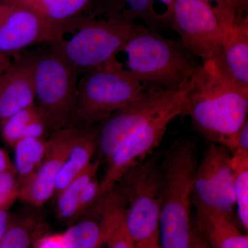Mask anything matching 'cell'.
Returning a JSON list of instances; mask_svg holds the SVG:
<instances>
[{
    "label": "cell",
    "instance_id": "cell-24",
    "mask_svg": "<svg viewBox=\"0 0 248 248\" xmlns=\"http://www.w3.org/2000/svg\"><path fill=\"white\" fill-rule=\"evenodd\" d=\"M38 112L35 104L4 121L2 134L5 141L11 146H15L23 138V133L27 124Z\"/></svg>",
    "mask_w": 248,
    "mask_h": 248
},
{
    "label": "cell",
    "instance_id": "cell-33",
    "mask_svg": "<svg viewBox=\"0 0 248 248\" xmlns=\"http://www.w3.org/2000/svg\"><path fill=\"white\" fill-rule=\"evenodd\" d=\"M9 216L6 209H0V241L9 227Z\"/></svg>",
    "mask_w": 248,
    "mask_h": 248
},
{
    "label": "cell",
    "instance_id": "cell-1",
    "mask_svg": "<svg viewBox=\"0 0 248 248\" xmlns=\"http://www.w3.org/2000/svg\"><path fill=\"white\" fill-rule=\"evenodd\" d=\"M185 86L181 115L190 116L209 141L222 146L248 122V89L223 74L215 62L195 68Z\"/></svg>",
    "mask_w": 248,
    "mask_h": 248
},
{
    "label": "cell",
    "instance_id": "cell-34",
    "mask_svg": "<svg viewBox=\"0 0 248 248\" xmlns=\"http://www.w3.org/2000/svg\"><path fill=\"white\" fill-rule=\"evenodd\" d=\"M8 2L12 3V4L19 5V6H24V7L31 8L32 6H37L46 4V3L50 2L54 0H7Z\"/></svg>",
    "mask_w": 248,
    "mask_h": 248
},
{
    "label": "cell",
    "instance_id": "cell-31",
    "mask_svg": "<svg viewBox=\"0 0 248 248\" xmlns=\"http://www.w3.org/2000/svg\"><path fill=\"white\" fill-rule=\"evenodd\" d=\"M236 18L248 16V0H224Z\"/></svg>",
    "mask_w": 248,
    "mask_h": 248
},
{
    "label": "cell",
    "instance_id": "cell-9",
    "mask_svg": "<svg viewBox=\"0 0 248 248\" xmlns=\"http://www.w3.org/2000/svg\"><path fill=\"white\" fill-rule=\"evenodd\" d=\"M172 26L182 38L184 48L203 62L221 61L223 27L213 10L202 0H175Z\"/></svg>",
    "mask_w": 248,
    "mask_h": 248
},
{
    "label": "cell",
    "instance_id": "cell-18",
    "mask_svg": "<svg viewBox=\"0 0 248 248\" xmlns=\"http://www.w3.org/2000/svg\"><path fill=\"white\" fill-rule=\"evenodd\" d=\"M97 132L84 128L72 147L59 173L55 194L60 195L67 186L91 162L97 147Z\"/></svg>",
    "mask_w": 248,
    "mask_h": 248
},
{
    "label": "cell",
    "instance_id": "cell-3",
    "mask_svg": "<svg viewBox=\"0 0 248 248\" xmlns=\"http://www.w3.org/2000/svg\"><path fill=\"white\" fill-rule=\"evenodd\" d=\"M138 27L113 11L99 19L74 17L62 22L52 51L78 71H89L106 64Z\"/></svg>",
    "mask_w": 248,
    "mask_h": 248
},
{
    "label": "cell",
    "instance_id": "cell-23",
    "mask_svg": "<svg viewBox=\"0 0 248 248\" xmlns=\"http://www.w3.org/2000/svg\"><path fill=\"white\" fill-rule=\"evenodd\" d=\"M35 232V222L32 220L10 223L0 241V248H29Z\"/></svg>",
    "mask_w": 248,
    "mask_h": 248
},
{
    "label": "cell",
    "instance_id": "cell-26",
    "mask_svg": "<svg viewBox=\"0 0 248 248\" xmlns=\"http://www.w3.org/2000/svg\"><path fill=\"white\" fill-rule=\"evenodd\" d=\"M99 182L97 176L93 178L86 186L80 196L78 202L76 218L84 215L88 210H91L99 199Z\"/></svg>",
    "mask_w": 248,
    "mask_h": 248
},
{
    "label": "cell",
    "instance_id": "cell-6",
    "mask_svg": "<svg viewBox=\"0 0 248 248\" xmlns=\"http://www.w3.org/2000/svg\"><path fill=\"white\" fill-rule=\"evenodd\" d=\"M186 84L177 89L149 86L133 102L114 112L97 132V146L110 159L130 138L171 111L182 113Z\"/></svg>",
    "mask_w": 248,
    "mask_h": 248
},
{
    "label": "cell",
    "instance_id": "cell-19",
    "mask_svg": "<svg viewBox=\"0 0 248 248\" xmlns=\"http://www.w3.org/2000/svg\"><path fill=\"white\" fill-rule=\"evenodd\" d=\"M15 169L22 184L40 167L46 154V141L40 139L22 138L15 145Z\"/></svg>",
    "mask_w": 248,
    "mask_h": 248
},
{
    "label": "cell",
    "instance_id": "cell-17",
    "mask_svg": "<svg viewBox=\"0 0 248 248\" xmlns=\"http://www.w3.org/2000/svg\"><path fill=\"white\" fill-rule=\"evenodd\" d=\"M175 0H115L112 11L128 21H143L151 29L172 25Z\"/></svg>",
    "mask_w": 248,
    "mask_h": 248
},
{
    "label": "cell",
    "instance_id": "cell-21",
    "mask_svg": "<svg viewBox=\"0 0 248 248\" xmlns=\"http://www.w3.org/2000/svg\"><path fill=\"white\" fill-rule=\"evenodd\" d=\"M238 217L246 232L248 230V152L231 155Z\"/></svg>",
    "mask_w": 248,
    "mask_h": 248
},
{
    "label": "cell",
    "instance_id": "cell-11",
    "mask_svg": "<svg viewBox=\"0 0 248 248\" xmlns=\"http://www.w3.org/2000/svg\"><path fill=\"white\" fill-rule=\"evenodd\" d=\"M62 22H52L32 10L8 2L0 5V52L17 51L34 44L57 42Z\"/></svg>",
    "mask_w": 248,
    "mask_h": 248
},
{
    "label": "cell",
    "instance_id": "cell-28",
    "mask_svg": "<svg viewBox=\"0 0 248 248\" xmlns=\"http://www.w3.org/2000/svg\"><path fill=\"white\" fill-rule=\"evenodd\" d=\"M205 4L208 5L219 20L221 21L223 29L230 27L234 24L238 18L235 17L232 10L225 2L224 0H202Z\"/></svg>",
    "mask_w": 248,
    "mask_h": 248
},
{
    "label": "cell",
    "instance_id": "cell-27",
    "mask_svg": "<svg viewBox=\"0 0 248 248\" xmlns=\"http://www.w3.org/2000/svg\"><path fill=\"white\" fill-rule=\"evenodd\" d=\"M107 244L108 248H136L125 224V217L114 228Z\"/></svg>",
    "mask_w": 248,
    "mask_h": 248
},
{
    "label": "cell",
    "instance_id": "cell-36",
    "mask_svg": "<svg viewBox=\"0 0 248 248\" xmlns=\"http://www.w3.org/2000/svg\"><path fill=\"white\" fill-rule=\"evenodd\" d=\"M11 63H12L9 61L6 55L0 52V75L4 73L11 66Z\"/></svg>",
    "mask_w": 248,
    "mask_h": 248
},
{
    "label": "cell",
    "instance_id": "cell-16",
    "mask_svg": "<svg viewBox=\"0 0 248 248\" xmlns=\"http://www.w3.org/2000/svg\"><path fill=\"white\" fill-rule=\"evenodd\" d=\"M196 224L211 248H248L247 235L241 234L231 215L197 209Z\"/></svg>",
    "mask_w": 248,
    "mask_h": 248
},
{
    "label": "cell",
    "instance_id": "cell-35",
    "mask_svg": "<svg viewBox=\"0 0 248 248\" xmlns=\"http://www.w3.org/2000/svg\"><path fill=\"white\" fill-rule=\"evenodd\" d=\"M6 171H14L7 155L3 150L0 149V173Z\"/></svg>",
    "mask_w": 248,
    "mask_h": 248
},
{
    "label": "cell",
    "instance_id": "cell-10",
    "mask_svg": "<svg viewBox=\"0 0 248 248\" xmlns=\"http://www.w3.org/2000/svg\"><path fill=\"white\" fill-rule=\"evenodd\" d=\"M231 155L218 144L210 145L197 168L192 197L197 209L232 215L236 205Z\"/></svg>",
    "mask_w": 248,
    "mask_h": 248
},
{
    "label": "cell",
    "instance_id": "cell-37",
    "mask_svg": "<svg viewBox=\"0 0 248 248\" xmlns=\"http://www.w3.org/2000/svg\"><path fill=\"white\" fill-rule=\"evenodd\" d=\"M136 248H161L159 246V242L158 243H152V244H147L140 245L137 246Z\"/></svg>",
    "mask_w": 248,
    "mask_h": 248
},
{
    "label": "cell",
    "instance_id": "cell-4",
    "mask_svg": "<svg viewBox=\"0 0 248 248\" xmlns=\"http://www.w3.org/2000/svg\"><path fill=\"white\" fill-rule=\"evenodd\" d=\"M161 174V248H190L191 197L197 171L195 146L184 141L171 148Z\"/></svg>",
    "mask_w": 248,
    "mask_h": 248
},
{
    "label": "cell",
    "instance_id": "cell-20",
    "mask_svg": "<svg viewBox=\"0 0 248 248\" xmlns=\"http://www.w3.org/2000/svg\"><path fill=\"white\" fill-rule=\"evenodd\" d=\"M99 165V161L90 163L58 196V212L62 219L71 221L76 218L80 196L86 184L97 176Z\"/></svg>",
    "mask_w": 248,
    "mask_h": 248
},
{
    "label": "cell",
    "instance_id": "cell-5",
    "mask_svg": "<svg viewBox=\"0 0 248 248\" xmlns=\"http://www.w3.org/2000/svg\"><path fill=\"white\" fill-rule=\"evenodd\" d=\"M107 64L89 70L78 81L69 126L89 128L140 97L147 88Z\"/></svg>",
    "mask_w": 248,
    "mask_h": 248
},
{
    "label": "cell",
    "instance_id": "cell-13",
    "mask_svg": "<svg viewBox=\"0 0 248 248\" xmlns=\"http://www.w3.org/2000/svg\"><path fill=\"white\" fill-rule=\"evenodd\" d=\"M179 115V110L168 112L119 148L108 159V168L102 182L99 183V198L112 191L129 170L144 161L161 143L169 124Z\"/></svg>",
    "mask_w": 248,
    "mask_h": 248
},
{
    "label": "cell",
    "instance_id": "cell-29",
    "mask_svg": "<svg viewBox=\"0 0 248 248\" xmlns=\"http://www.w3.org/2000/svg\"><path fill=\"white\" fill-rule=\"evenodd\" d=\"M47 128H48V126L39 112L27 124L23 133V138H29L42 140Z\"/></svg>",
    "mask_w": 248,
    "mask_h": 248
},
{
    "label": "cell",
    "instance_id": "cell-22",
    "mask_svg": "<svg viewBox=\"0 0 248 248\" xmlns=\"http://www.w3.org/2000/svg\"><path fill=\"white\" fill-rule=\"evenodd\" d=\"M93 0H54L28 9L52 22H63L76 17L84 11ZM27 8V7H26Z\"/></svg>",
    "mask_w": 248,
    "mask_h": 248
},
{
    "label": "cell",
    "instance_id": "cell-25",
    "mask_svg": "<svg viewBox=\"0 0 248 248\" xmlns=\"http://www.w3.org/2000/svg\"><path fill=\"white\" fill-rule=\"evenodd\" d=\"M14 171L0 173V209H6L19 195Z\"/></svg>",
    "mask_w": 248,
    "mask_h": 248
},
{
    "label": "cell",
    "instance_id": "cell-12",
    "mask_svg": "<svg viewBox=\"0 0 248 248\" xmlns=\"http://www.w3.org/2000/svg\"><path fill=\"white\" fill-rule=\"evenodd\" d=\"M84 129L68 126L52 134L46 141L45 156L40 167L19 189V195L23 200L40 206L55 194L59 173Z\"/></svg>",
    "mask_w": 248,
    "mask_h": 248
},
{
    "label": "cell",
    "instance_id": "cell-15",
    "mask_svg": "<svg viewBox=\"0 0 248 248\" xmlns=\"http://www.w3.org/2000/svg\"><path fill=\"white\" fill-rule=\"evenodd\" d=\"M217 66L236 84L248 89V18L223 29L221 61Z\"/></svg>",
    "mask_w": 248,
    "mask_h": 248
},
{
    "label": "cell",
    "instance_id": "cell-32",
    "mask_svg": "<svg viewBox=\"0 0 248 248\" xmlns=\"http://www.w3.org/2000/svg\"><path fill=\"white\" fill-rule=\"evenodd\" d=\"M190 248H211L200 233L192 229L191 234Z\"/></svg>",
    "mask_w": 248,
    "mask_h": 248
},
{
    "label": "cell",
    "instance_id": "cell-8",
    "mask_svg": "<svg viewBox=\"0 0 248 248\" xmlns=\"http://www.w3.org/2000/svg\"><path fill=\"white\" fill-rule=\"evenodd\" d=\"M35 104L49 128L69 126L78 70L51 51L32 58Z\"/></svg>",
    "mask_w": 248,
    "mask_h": 248
},
{
    "label": "cell",
    "instance_id": "cell-30",
    "mask_svg": "<svg viewBox=\"0 0 248 248\" xmlns=\"http://www.w3.org/2000/svg\"><path fill=\"white\" fill-rule=\"evenodd\" d=\"M36 248H64L63 236L55 234L41 238L36 242Z\"/></svg>",
    "mask_w": 248,
    "mask_h": 248
},
{
    "label": "cell",
    "instance_id": "cell-7",
    "mask_svg": "<svg viewBox=\"0 0 248 248\" xmlns=\"http://www.w3.org/2000/svg\"><path fill=\"white\" fill-rule=\"evenodd\" d=\"M125 221L135 246L159 242L161 174L153 159L144 161L120 179Z\"/></svg>",
    "mask_w": 248,
    "mask_h": 248
},
{
    "label": "cell",
    "instance_id": "cell-14",
    "mask_svg": "<svg viewBox=\"0 0 248 248\" xmlns=\"http://www.w3.org/2000/svg\"><path fill=\"white\" fill-rule=\"evenodd\" d=\"M32 58L19 59L0 75V120L35 104Z\"/></svg>",
    "mask_w": 248,
    "mask_h": 248
},
{
    "label": "cell",
    "instance_id": "cell-2",
    "mask_svg": "<svg viewBox=\"0 0 248 248\" xmlns=\"http://www.w3.org/2000/svg\"><path fill=\"white\" fill-rule=\"evenodd\" d=\"M106 64L140 84L164 89L181 87L195 69L174 43L142 26Z\"/></svg>",
    "mask_w": 248,
    "mask_h": 248
}]
</instances>
